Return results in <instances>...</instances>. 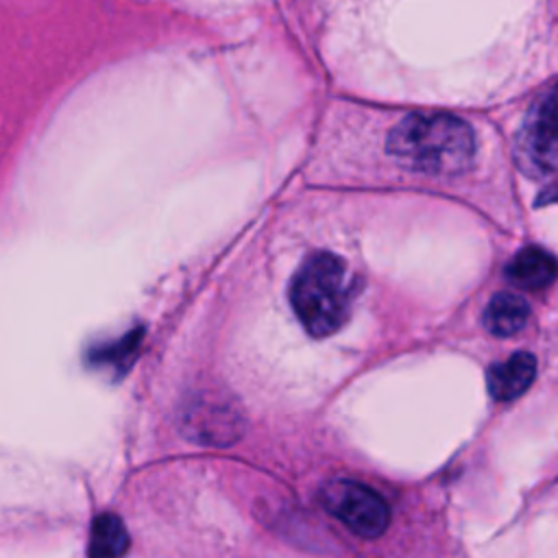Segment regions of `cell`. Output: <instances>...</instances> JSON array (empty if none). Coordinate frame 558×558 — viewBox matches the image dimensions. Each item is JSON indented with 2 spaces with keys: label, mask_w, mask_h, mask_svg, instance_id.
<instances>
[{
  "label": "cell",
  "mask_w": 558,
  "mask_h": 558,
  "mask_svg": "<svg viewBox=\"0 0 558 558\" xmlns=\"http://www.w3.org/2000/svg\"><path fill=\"white\" fill-rule=\"evenodd\" d=\"M135 349H137V333H133V336H129V338H124V340H120V342H116L107 349L102 347L94 357H96L98 364H107V366L120 371L124 364H129Z\"/></svg>",
  "instance_id": "10"
},
{
  "label": "cell",
  "mask_w": 558,
  "mask_h": 558,
  "mask_svg": "<svg viewBox=\"0 0 558 558\" xmlns=\"http://www.w3.org/2000/svg\"><path fill=\"white\" fill-rule=\"evenodd\" d=\"M541 201H545V203H554V201H558V185H554L551 190L543 192V194H541Z\"/></svg>",
  "instance_id": "11"
},
{
  "label": "cell",
  "mask_w": 558,
  "mask_h": 558,
  "mask_svg": "<svg viewBox=\"0 0 558 558\" xmlns=\"http://www.w3.org/2000/svg\"><path fill=\"white\" fill-rule=\"evenodd\" d=\"M506 277L525 290H541L554 283L558 277V262L538 246L519 251L506 268Z\"/></svg>",
  "instance_id": "7"
},
{
  "label": "cell",
  "mask_w": 558,
  "mask_h": 558,
  "mask_svg": "<svg viewBox=\"0 0 558 558\" xmlns=\"http://www.w3.org/2000/svg\"><path fill=\"white\" fill-rule=\"evenodd\" d=\"M92 558H122L129 549V532L124 521L113 512H102L94 519L89 530Z\"/></svg>",
  "instance_id": "9"
},
{
  "label": "cell",
  "mask_w": 558,
  "mask_h": 558,
  "mask_svg": "<svg viewBox=\"0 0 558 558\" xmlns=\"http://www.w3.org/2000/svg\"><path fill=\"white\" fill-rule=\"evenodd\" d=\"M355 281L344 259L329 251H316L303 259L290 281V305L314 338L336 333L351 314Z\"/></svg>",
  "instance_id": "2"
},
{
  "label": "cell",
  "mask_w": 558,
  "mask_h": 558,
  "mask_svg": "<svg viewBox=\"0 0 558 558\" xmlns=\"http://www.w3.org/2000/svg\"><path fill=\"white\" fill-rule=\"evenodd\" d=\"M320 501L329 514L362 538H377L390 523L388 504L373 488L353 480H331L320 488Z\"/></svg>",
  "instance_id": "4"
},
{
  "label": "cell",
  "mask_w": 558,
  "mask_h": 558,
  "mask_svg": "<svg viewBox=\"0 0 558 558\" xmlns=\"http://www.w3.org/2000/svg\"><path fill=\"white\" fill-rule=\"evenodd\" d=\"M517 159L534 177L558 172V83L530 107L517 135Z\"/></svg>",
  "instance_id": "3"
},
{
  "label": "cell",
  "mask_w": 558,
  "mask_h": 558,
  "mask_svg": "<svg viewBox=\"0 0 558 558\" xmlns=\"http://www.w3.org/2000/svg\"><path fill=\"white\" fill-rule=\"evenodd\" d=\"M390 155L427 174H460L475 157V135L449 113L405 116L388 135Z\"/></svg>",
  "instance_id": "1"
},
{
  "label": "cell",
  "mask_w": 558,
  "mask_h": 558,
  "mask_svg": "<svg viewBox=\"0 0 558 558\" xmlns=\"http://www.w3.org/2000/svg\"><path fill=\"white\" fill-rule=\"evenodd\" d=\"M536 377V357L519 351L504 362H497L486 373V386L495 401H512L521 397Z\"/></svg>",
  "instance_id": "6"
},
{
  "label": "cell",
  "mask_w": 558,
  "mask_h": 558,
  "mask_svg": "<svg viewBox=\"0 0 558 558\" xmlns=\"http://www.w3.org/2000/svg\"><path fill=\"white\" fill-rule=\"evenodd\" d=\"M530 318V305L517 292H499L484 310V327L499 338L519 333Z\"/></svg>",
  "instance_id": "8"
},
{
  "label": "cell",
  "mask_w": 558,
  "mask_h": 558,
  "mask_svg": "<svg viewBox=\"0 0 558 558\" xmlns=\"http://www.w3.org/2000/svg\"><path fill=\"white\" fill-rule=\"evenodd\" d=\"M244 421L240 410L225 399L201 397L183 412V432L203 445H231L240 438Z\"/></svg>",
  "instance_id": "5"
}]
</instances>
